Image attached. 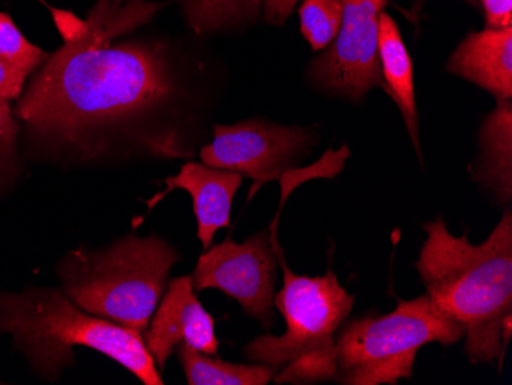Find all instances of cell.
<instances>
[{
    "label": "cell",
    "mask_w": 512,
    "mask_h": 385,
    "mask_svg": "<svg viewBox=\"0 0 512 385\" xmlns=\"http://www.w3.org/2000/svg\"><path fill=\"white\" fill-rule=\"evenodd\" d=\"M161 5L100 0L88 19L54 11L63 47L40 66L13 109L34 137L76 143L86 131L134 116L168 97L174 83L160 51L112 43L146 24Z\"/></svg>",
    "instance_id": "obj_1"
},
{
    "label": "cell",
    "mask_w": 512,
    "mask_h": 385,
    "mask_svg": "<svg viewBox=\"0 0 512 385\" xmlns=\"http://www.w3.org/2000/svg\"><path fill=\"white\" fill-rule=\"evenodd\" d=\"M427 240L417 272L439 312L465 329L473 364L499 361L512 333V215L506 212L485 243L454 237L444 218L422 224Z\"/></svg>",
    "instance_id": "obj_2"
},
{
    "label": "cell",
    "mask_w": 512,
    "mask_h": 385,
    "mask_svg": "<svg viewBox=\"0 0 512 385\" xmlns=\"http://www.w3.org/2000/svg\"><path fill=\"white\" fill-rule=\"evenodd\" d=\"M0 335L13 336L16 349L48 381L73 366L74 347H88L119 362L143 384H165L142 333L85 312L62 289L0 292Z\"/></svg>",
    "instance_id": "obj_3"
},
{
    "label": "cell",
    "mask_w": 512,
    "mask_h": 385,
    "mask_svg": "<svg viewBox=\"0 0 512 385\" xmlns=\"http://www.w3.org/2000/svg\"><path fill=\"white\" fill-rule=\"evenodd\" d=\"M178 260L157 235H128L99 251L69 252L57 274L63 292L85 312L143 335Z\"/></svg>",
    "instance_id": "obj_4"
},
{
    "label": "cell",
    "mask_w": 512,
    "mask_h": 385,
    "mask_svg": "<svg viewBox=\"0 0 512 385\" xmlns=\"http://www.w3.org/2000/svg\"><path fill=\"white\" fill-rule=\"evenodd\" d=\"M284 270L283 289L275 293V307L286 320L281 336L263 335L247 344L244 355L276 369L278 384H316L336 375V341L339 327L355 304V295L339 283L333 270L322 277L295 275L279 251Z\"/></svg>",
    "instance_id": "obj_5"
},
{
    "label": "cell",
    "mask_w": 512,
    "mask_h": 385,
    "mask_svg": "<svg viewBox=\"0 0 512 385\" xmlns=\"http://www.w3.org/2000/svg\"><path fill=\"white\" fill-rule=\"evenodd\" d=\"M465 329L439 312L427 293L382 316L345 324L336 338V375L344 385L398 384L413 373L417 352L431 343L451 346Z\"/></svg>",
    "instance_id": "obj_6"
},
{
    "label": "cell",
    "mask_w": 512,
    "mask_h": 385,
    "mask_svg": "<svg viewBox=\"0 0 512 385\" xmlns=\"http://www.w3.org/2000/svg\"><path fill=\"white\" fill-rule=\"evenodd\" d=\"M278 241L258 232L246 243L226 238L204 251L192 275L197 292L218 289L234 298L244 312L260 321L266 329L275 324V284L278 274Z\"/></svg>",
    "instance_id": "obj_7"
},
{
    "label": "cell",
    "mask_w": 512,
    "mask_h": 385,
    "mask_svg": "<svg viewBox=\"0 0 512 385\" xmlns=\"http://www.w3.org/2000/svg\"><path fill=\"white\" fill-rule=\"evenodd\" d=\"M315 142V135L306 128L247 120L215 126L214 142L201 149V160L211 168L253 180L252 198L261 186L295 171V163L312 151Z\"/></svg>",
    "instance_id": "obj_8"
},
{
    "label": "cell",
    "mask_w": 512,
    "mask_h": 385,
    "mask_svg": "<svg viewBox=\"0 0 512 385\" xmlns=\"http://www.w3.org/2000/svg\"><path fill=\"white\" fill-rule=\"evenodd\" d=\"M385 5L387 0H342L338 36L309 68L319 88L355 102L371 89L387 91L379 63V14Z\"/></svg>",
    "instance_id": "obj_9"
},
{
    "label": "cell",
    "mask_w": 512,
    "mask_h": 385,
    "mask_svg": "<svg viewBox=\"0 0 512 385\" xmlns=\"http://www.w3.org/2000/svg\"><path fill=\"white\" fill-rule=\"evenodd\" d=\"M194 290L189 275L169 281L168 290L143 333L146 349L160 372L165 370L172 352L181 344L209 355L218 353L220 341L215 335V320L206 312Z\"/></svg>",
    "instance_id": "obj_10"
},
{
    "label": "cell",
    "mask_w": 512,
    "mask_h": 385,
    "mask_svg": "<svg viewBox=\"0 0 512 385\" xmlns=\"http://www.w3.org/2000/svg\"><path fill=\"white\" fill-rule=\"evenodd\" d=\"M165 183L168 189L157 195L152 205L172 189L188 192L197 217L198 240L206 251L212 246L215 234L220 229L229 228L232 201L243 183V177L237 172L211 168L204 163H186L175 177L166 178Z\"/></svg>",
    "instance_id": "obj_11"
},
{
    "label": "cell",
    "mask_w": 512,
    "mask_h": 385,
    "mask_svg": "<svg viewBox=\"0 0 512 385\" xmlns=\"http://www.w3.org/2000/svg\"><path fill=\"white\" fill-rule=\"evenodd\" d=\"M448 73L462 77L500 100L512 97V27L468 34L451 54Z\"/></svg>",
    "instance_id": "obj_12"
},
{
    "label": "cell",
    "mask_w": 512,
    "mask_h": 385,
    "mask_svg": "<svg viewBox=\"0 0 512 385\" xmlns=\"http://www.w3.org/2000/svg\"><path fill=\"white\" fill-rule=\"evenodd\" d=\"M379 63L387 93L401 109L414 148L421 155L419 117L414 96L413 62L393 17L379 14Z\"/></svg>",
    "instance_id": "obj_13"
},
{
    "label": "cell",
    "mask_w": 512,
    "mask_h": 385,
    "mask_svg": "<svg viewBox=\"0 0 512 385\" xmlns=\"http://www.w3.org/2000/svg\"><path fill=\"white\" fill-rule=\"evenodd\" d=\"M482 157L474 178L502 203L512 198V103L500 100L479 132Z\"/></svg>",
    "instance_id": "obj_14"
},
{
    "label": "cell",
    "mask_w": 512,
    "mask_h": 385,
    "mask_svg": "<svg viewBox=\"0 0 512 385\" xmlns=\"http://www.w3.org/2000/svg\"><path fill=\"white\" fill-rule=\"evenodd\" d=\"M177 355L189 385H266L276 373L261 362L232 364L184 344L178 346Z\"/></svg>",
    "instance_id": "obj_15"
},
{
    "label": "cell",
    "mask_w": 512,
    "mask_h": 385,
    "mask_svg": "<svg viewBox=\"0 0 512 385\" xmlns=\"http://www.w3.org/2000/svg\"><path fill=\"white\" fill-rule=\"evenodd\" d=\"M264 0H181L189 27L198 34L253 22Z\"/></svg>",
    "instance_id": "obj_16"
},
{
    "label": "cell",
    "mask_w": 512,
    "mask_h": 385,
    "mask_svg": "<svg viewBox=\"0 0 512 385\" xmlns=\"http://www.w3.org/2000/svg\"><path fill=\"white\" fill-rule=\"evenodd\" d=\"M344 16L342 0H304L301 31L313 51H322L338 36Z\"/></svg>",
    "instance_id": "obj_17"
},
{
    "label": "cell",
    "mask_w": 512,
    "mask_h": 385,
    "mask_svg": "<svg viewBox=\"0 0 512 385\" xmlns=\"http://www.w3.org/2000/svg\"><path fill=\"white\" fill-rule=\"evenodd\" d=\"M0 59L30 76L46 62L48 54L28 42L13 19L0 11Z\"/></svg>",
    "instance_id": "obj_18"
},
{
    "label": "cell",
    "mask_w": 512,
    "mask_h": 385,
    "mask_svg": "<svg viewBox=\"0 0 512 385\" xmlns=\"http://www.w3.org/2000/svg\"><path fill=\"white\" fill-rule=\"evenodd\" d=\"M20 125L10 102L0 100V186L16 172Z\"/></svg>",
    "instance_id": "obj_19"
},
{
    "label": "cell",
    "mask_w": 512,
    "mask_h": 385,
    "mask_svg": "<svg viewBox=\"0 0 512 385\" xmlns=\"http://www.w3.org/2000/svg\"><path fill=\"white\" fill-rule=\"evenodd\" d=\"M27 77V74H23L10 63L0 59V100L11 102V100L19 99L22 96Z\"/></svg>",
    "instance_id": "obj_20"
},
{
    "label": "cell",
    "mask_w": 512,
    "mask_h": 385,
    "mask_svg": "<svg viewBox=\"0 0 512 385\" xmlns=\"http://www.w3.org/2000/svg\"><path fill=\"white\" fill-rule=\"evenodd\" d=\"M485 10L486 28L503 30L512 27V0H480Z\"/></svg>",
    "instance_id": "obj_21"
},
{
    "label": "cell",
    "mask_w": 512,
    "mask_h": 385,
    "mask_svg": "<svg viewBox=\"0 0 512 385\" xmlns=\"http://www.w3.org/2000/svg\"><path fill=\"white\" fill-rule=\"evenodd\" d=\"M298 0H266L264 17L273 25H281L289 19Z\"/></svg>",
    "instance_id": "obj_22"
},
{
    "label": "cell",
    "mask_w": 512,
    "mask_h": 385,
    "mask_svg": "<svg viewBox=\"0 0 512 385\" xmlns=\"http://www.w3.org/2000/svg\"><path fill=\"white\" fill-rule=\"evenodd\" d=\"M115 4H119V5H122V4H125L126 0H114Z\"/></svg>",
    "instance_id": "obj_23"
},
{
    "label": "cell",
    "mask_w": 512,
    "mask_h": 385,
    "mask_svg": "<svg viewBox=\"0 0 512 385\" xmlns=\"http://www.w3.org/2000/svg\"><path fill=\"white\" fill-rule=\"evenodd\" d=\"M468 4H471V5H476L477 4V0H467Z\"/></svg>",
    "instance_id": "obj_24"
}]
</instances>
